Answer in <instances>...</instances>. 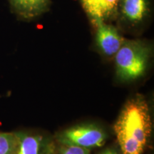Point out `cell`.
<instances>
[{
  "instance_id": "6",
  "label": "cell",
  "mask_w": 154,
  "mask_h": 154,
  "mask_svg": "<svg viewBox=\"0 0 154 154\" xmlns=\"http://www.w3.org/2000/svg\"><path fill=\"white\" fill-rule=\"evenodd\" d=\"M120 0H81L83 8L94 25L113 16Z\"/></svg>"
},
{
  "instance_id": "11",
  "label": "cell",
  "mask_w": 154,
  "mask_h": 154,
  "mask_svg": "<svg viewBox=\"0 0 154 154\" xmlns=\"http://www.w3.org/2000/svg\"><path fill=\"white\" fill-rule=\"evenodd\" d=\"M97 154H122V153H121L120 149L117 145L109 146V147L102 150L101 151H100Z\"/></svg>"
},
{
  "instance_id": "10",
  "label": "cell",
  "mask_w": 154,
  "mask_h": 154,
  "mask_svg": "<svg viewBox=\"0 0 154 154\" xmlns=\"http://www.w3.org/2000/svg\"><path fill=\"white\" fill-rule=\"evenodd\" d=\"M55 154H91L89 149L55 143Z\"/></svg>"
},
{
  "instance_id": "7",
  "label": "cell",
  "mask_w": 154,
  "mask_h": 154,
  "mask_svg": "<svg viewBox=\"0 0 154 154\" xmlns=\"http://www.w3.org/2000/svg\"><path fill=\"white\" fill-rule=\"evenodd\" d=\"M121 14L128 22L138 23L147 15L149 5L147 0H121Z\"/></svg>"
},
{
  "instance_id": "4",
  "label": "cell",
  "mask_w": 154,
  "mask_h": 154,
  "mask_svg": "<svg viewBox=\"0 0 154 154\" xmlns=\"http://www.w3.org/2000/svg\"><path fill=\"white\" fill-rule=\"evenodd\" d=\"M19 146L15 154H50L55 149L54 138L30 131H18Z\"/></svg>"
},
{
  "instance_id": "12",
  "label": "cell",
  "mask_w": 154,
  "mask_h": 154,
  "mask_svg": "<svg viewBox=\"0 0 154 154\" xmlns=\"http://www.w3.org/2000/svg\"><path fill=\"white\" fill-rule=\"evenodd\" d=\"M54 150H55V149H54ZM54 150L53 151H51V153H50V154H55V151H54Z\"/></svg>"
},
{
  "instance_id": "9",
  "label": "cell",
  "mask_w": 154,
  "mask_h": 154,
  "mask_svg": "<svg viewBox=\"0 0 154 154\" xmlns=\"http://www.w3.org/2000/svg\"><path fill=\"white\" fill-rule=\"evenodd\" d=\"M19 146L17 131H0V154H15Z\"/></svg>"
},
{
  "instance_id": "2",
  "label": "cell",
  "mask_w": 154,
  "mask_h": 154,
  "mask_svg": "<svg viewBox=\"0 0 154 154\" xmlns=\"http://www.w3.org/2000/svg\"><path fill=\"white\" fill-rule=\"evenodd\" d=\"M151 50L143 42L124 39L114 56L116 75L123 82L135 81L147 70Z\"/></svg>"
},
{
  "instance_id": "3",
  "label": "cell",
  "mask_w": 154,
  "mask_h": 154,
  "mask_svg": "<svg viewBox=\"0 0 154 154\" xmlns=\"http://www.w3.org/2000/svg\"><path fill=\"white\" fill-rule=\"evenodd\" d=\"M108 134L103 128L95 124H81L65 128L56 134L55 143L74 146L87 149L103 146L107 141Z\"/></svg>"
},
{
  "instance_id": "5",
  "label": "cell",
  "mask_w": 154,
  "mask_h": 154,
  "mask_svg": "<svg viewBox=\"0 0 154 154\" xmlns=\"http://www.w3.org/2000/svg\"><path fill=\"white\" fill-rule=\"evenodd\" d=\"M96 42L101 53L108 57H114L125 38L112 25L100 22L96 24Z\"/></svg>"
},
{
  "instance_id": "8",
  "label": "cell",
  "mask_w": 154,
  "mask_h": 154,
  "mask_svg": "<svg viewBox=\"0 0 154 154\" xmlns=\"http://www.w3.org/2000/svg\"><path fill=\"white\" fill-rule=\"evenodd\" d=\"M19 16L31 19L39 15L45 9L49 0H9Z\"/></svg>"
},
{
  "instance_id": "1",
  "label": "cell",
  "mask_w": 154,
  "mask_h": 154,
  "mask_svg": "<svg viewBox=\"0 0 154 154\" xmlns=\"http://www.w3.org/2000/svg\"><path fill=\"white\" fill-rule=\"evenodd\" d=\"M153 129L151 109L143 95L130 98L121 109L113 126L122 154H143Z\"/></svg>"
}]
</instances>
